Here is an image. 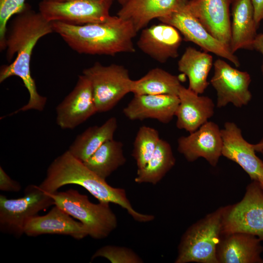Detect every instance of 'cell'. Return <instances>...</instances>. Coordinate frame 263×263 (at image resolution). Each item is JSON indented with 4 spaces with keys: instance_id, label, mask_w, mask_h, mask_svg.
I'll return each mask as SVG.
<instances>
[{
    "instance_id": "cell-17",
    "label": "cell",
    "mask_w": 263,
    "mask_h": 263,
    "mask_svg": "<svg viewBox=\"0 0 263 263\" xmlns=\"http://www.w3.org/2000/svg\"><path fill=\"white\" fill-rule=\"evenodd\" d=\"M179 101L177 95L134 94L123 113L131 120L150 118L168 124L175 116Z\"/></svg>"
},
{
    "instance_id": "cell-29",
    "label": "cell",
    "mask_w": 263,
    "mask_h": 263,
    "mask_svg": "<svg viewBox=\"0 0 263 263\" xmlns=\"http://www.w3.org/2000/svg\"><path fill=\"white\" fill-rule=\"evenodd\" d=\"M108 259L112 263H142V259L132 249L123 246L108 245L98 249L91 260L97 257Z\"/></svg>"
},
{
    "instance_id": "cell-4",
    "label": "cell",
    "mask_w": 263,
    "mask_h": 263,
    "mask_svg": "<svg viewBox=\"0 0 263 263\" xmlns=\"http://www.w3.org/2000/svg\"><path fill=\"white\" fill-rule=\"evenodd\" d=\"M225 207H221L189 226L183 235L175 263H218L217 245L222 236Z\"/></svg>"
},
{
    "instance_id": "cell-8",
    "label": "cell",
    "mask_w": 263,
    "mask_h": 263,
    "mask_svg": "<svg viewBox=\"0 0 263 263\" xmlns=\"http://www.w3.org/2000/svg\"><path fill=\"white\" fill-rule=\"evenodd\" d=\"M242 232L263 241V191L257 181L246 188L243 199L225 207L222 235Z\"/></svg>"
},
{
    "instance_id": "cell-26",
    "label": "cell",
    "mask_w": 263,
    "mask_h": 263,
    "mask_svg": "<svg viewBox=\"0 0 263 263\" xmlns=\"http://www.w3.org/2000/svg\"><path fill=\"white\" fill-rule=\"evenodd\" d=\"M123 143L113 139L102 145L84 165L101 178L105 180L126 162Z\"/></svg>"
},
{
    "instance_id": "cell-31",
    "label": "cell",
    "mask_w": 263,
    "mask_h": 263,
    "mask_svg": "<svg viewBox=\"0 0 263 263\" xmlns=\"http://www.w3.org/2000/svg\"><path fill=\"white\" fill-rule=\"evenodd\" d=\"M20 184L13 180L0 167V189L7 192H19L21 189Z\"/></svg>"
},
{
    "instance_id": "cell-27",
    "label": "cell",
    "mask_w": 263,
    "mask_h": 263,
    "mask_svg": "<svg viewBox=\"0 0 263 263\" xmlns=\"http://www.w3.org/2000/svg\"><path fill=\"white\" fill-rule=\"evenodd\" d=\"M176 159L169 143L160 139L153 155L144 167L137 169L134 181L156 185L174 166Z\"/></svg>"
},
{
    "instance_id": "cell-10",
    "label": "cell",
    "mask_w": 263,
    "mask_h": 263,
    "mask_svg": "<svg viewBox=\"0 0 263 263\" xmlns=\"http://www.w3.org/2000/svg\"><path fill=\"white\" fill-rule=\"evenodd\" d=\"M251 81L247 72L237 70L223 60L217 59L210 80L217 93V107H225L229 103L238 108L247 105L252 98L249 90Z\"/></svg>"
},
{
    "instance_id": "cell-30",
    "label": "cell",
    "mask_w": 263,
    "mask_h": 263,
    "mask_svg": "<svg viewBox=\"0 0 263 263\" xmlns=\"http://www.w3.org/2000/svg\"><path fill=\"white\" fill-rule=\"evenodd\" d=\"M26 0H0V49L5 50V36L8 22L15 15L21 12L26 7Z\"/></svg>"
},
{
    "instance_id": "cell-3",
    "label": "cell",
    "mask_w": 263,
    "mask_h": 263,
    "mask_svg": "<svg viewBox=\"0 0 263 263\" xmlns=\"http://www.w3.org/2000/svg\"><path fill=\"white\" fill-rule=\"evenodd\" d=\"M68 184L83 187L99 202L119 205L138 222H149L154 219L152 215L136 211L128 200L124 189L109 185L105 180L92 171L68 150L50 164L46 177L39 187L46 192L53 193Z\"/></svg>"
},
{
    "instance_id": "cell-21",
    "label": "cell",
    "mask_w": 263,
    "mask_h": 263,
    "mask_svg": "<svg viewBox=\"0 0 263 263\" xmlns=\"http://www.w3.org/2000/svg\"><path fill=\"white\" fill-rule=\"evenodd\" d=\"M189 0H126L117 16L130 21L138 32L154 19L183 8Z\"/></svg>"
},
{
    "instance_id": "cell-15",
    "label": "cell",
    "mask_w": 263,
    "mask_h": 263,
    "mask_svg": "<svg viewBox=\"0 0 263 263\" xmlns=\"http://www.w3.org/2000/svg\"><path fill=\"white\" fill-rule=\"evenodd\" d=\"M221 132L222 155L238 164L252 181L263 179V161L256 155L254 145L244 138L238 126L226 122Z\"/></svg>"
},
{
    "instance_id": "cell-25",
    "label": "cell",
    "mask_w": 263,
    "mask_h": 263,
    "mask_svg": "<svg viewBox=\"0 0 263 263\" xmlns=\"http://www.w3.org/2000/svg\"><path fill=\"white\" fill-rule=\"evenodd\" d=\"M182 86L178 76L161 68H155L140 78L133 80L131 93L134 95L168 94L178 96Z\"/></svg>"
},
{
    "instance_id": "cell-19",
    "label": "cell",
    "mask_w": 263,
    "mask_h": 263,
    "mask_svg": "<svg viewBox=\"0 0 263 263\" xmlns=\"http://www.w3.org/2000/svg\"><path fill=\"white\" fill-rule=\"evenodd\" d=\"M261 241L245 233L222 235L216 249L218 263H263Z\"/></svg>"
},
{
    "instance_id": "cell-24",
    "label": "cell",
    "mask_w": 263,
    "mask_h": 263,
    "mask_svg": "<svg viewBox=\"0 0 263 263\" xmlns=\"http://www.w3.org/2000/svg\"><path fill=\"white\" fill-rule=\"evenodd\" d=\"M117 128L115 117H110L100 126L90 127L76 136L68 150L83 163L105 142L113 139Z\"/></svg>"
},
{
    "instance_id": "cell-13",
    "label": "cell",
    "mask_w": 263,
    "mask_h": 263,
    "mask_svg": "<svg viewBox=\"0 0 263 263\" xmlns=\"http://www.w3.org/2000/svg\"><path fill=\"white\" fill-rule=\"evenodd\" d=\"M222 148L221 129L212 121H208L195 132L177 140V150L188 161L192 162L203 157L213 167L222 156Z\"/></svg>"
},
{
    "instance_id": "cell-5",
    "label": "cell",
    "mask_w": 263,
    "mask_h": 263,
    "mask_svg": "<svg viewBox=\"0 0 263 263\" xmlns=\"http://www.w3.org/2000/svg\"><path fill=\"white\" fill-rule=\"evenodd\" d=\"M48 193L54 205L82 223L92 238L104 239L117 227L116 216L109 203H93L87 195L73 189Z\"/></svg>"
},
{
    "instance_id": "cell-6",
    "label": "cell",
    "mask_w": 263,
    "mask_h": 263,
    "mask_svg": "<svg viewBox=\"0 0 263 263\" xmlns=\"http://www.w3.org/2000/svg\"><path fill=\"white\" fill-rule=\"evenodd\" d=\"M90 81L97 113L112 110L127 94L131 93L133 80L121 65L104 66L96 62L83 70Z\"/></svg>"
},
{
    "instance_id": "cell-14",
    "label": "cell",
    "mask_w": 263,
    "mask_h": 263,
    "mask_svg": "<svg viewBox=\"0 0 263 263\" xmlns=\"http://www.w3.org/2000/svg\"><path fill=\"white\" fill-rule=\"evenodd\" d=\"M232 0H189L184 8L214 38L230 48Z\"/></svg>"
},
{
    "instance_id": "cell-36",
    "label": "cell",
    "mask_w": 263,
    "mask_h": 263,
    "mask_svg": "<svg viewBox=\"0 0 263 263\" xmlns=\"http://www.w3.org/2000/svg\"><path fill=\"white\" fill-rule=\"evenodd\" d=\"M46 1H54V2H61L67 0H44Z\"/></svg>"
},
{
    "instance_id": "cell-38",
    "label": "cell",
    "mask_w": 263,
    "mask_h": 263,
    "mask_svg": "<svg viewBox=\"0 0 263 263\" xmlns=\"http://www.w3.org/2000/svg\"><path fill=\"white\" fill-rule=\"evenodd\" d=\"M260 152L261 153H262V155H263V150H262V151H261Z\"/></svg>"
},
{
    "instance_id": "cell-18",
    "label": "cell",
    "mask_w": 263,
    "mask_h": 263,
    "mask_svg": "<svg viewBox=\"0 0 263 263\" xmlns=\"http://www.w3.org/2000/svg\"><path fill=\"white\" fill-rule=\"evenodd\" d=\"M24 233L32 237L43 234L69 235L77 240L88 235L82 223L74 220L56 205L46 215H38L29 219L24 227Z\"/></svg>"
},
{
    "instance_id": "cell-7",
    "label": "cell",
    "mask_w": 263,
    "mask_h": 263,
    "mask_svg": "<svg viewBox=\"0 0 263 263\" xmlns=\"http://www.w3.org/2000/svg\"><path fill=\"white\" fill-rule=\"evenodd\" d=\"M54 200L48 192L34 185L27 186L24 195L9 199L0 195V230L19 238L24 233L28 221L51 206Z\"/></svg>"
},
{
    "instance_id": "cell-33",
    "label": "cell",
    "mask_w": 263,
    "mask_h": 263,
    "mask_svg": "<svg viewBox=\"0 0 263 263\" xmlns=\"http://www.w3.org/2000/svg\"><path fill=\"white\" fill-rule=\"evenodd\" d=\"M253 49L260 52L263 56V33L257 34L256 36L253 43ZM262 70L263 74V62Z\"/></svg>"
},
{
    "instance_id": "cell-22",
    "label": "cell",
    "mask_w": 263,
    "mask_h": 263,
    "mask_svg": "<svg viewBox=\"0 0 263 263\" xmlns=\"http://www.w3.org/2000/svg\"><path fill=\"white\" fill-rule=\"evenodd\" d=\"M231 22V51L239 49H253L259 26L255 20L254 11L251 0H232Z\"/></svg>"
},
{
    "instance_id": "cell-9",
    "label": "cell",
    "mask_w": 263,
    "mask_h": 263,
    "mask_svg": "<svg viewBox=\"0 0 263 263\" xmlns=\"http://www.w3.org/2000/svg\"><path fill=\"white\" fill-rule=\"evenodd\" d=\"M113 0H67L54 2L42 0L39 12L50 22L60 21L81 25L108 19Z\"/></svg>"
},
{
    "instance_id": "cell-37",
    "label": "cell",
    "mask_w": 263,
    "mask_h": 263,
    "mask_svg": "<svg viewBox=\"0 0 263 263\" xmlns=\"http://www.w3.org/2000/svg\"><path fill=\"white\" fill-rule=\"evenodd\" d=\"M126 0H117V1L122 5H123Z\"/></svg>"
},
{
    "instance_id": "cell-1",
    "label": "cell",
    "mask_w": 263,
    "mask_h": 263,
    "mask_svg": "<svg viewBox=\"0 0 263 263\" xmlns=\"http://www.w3.org/2000/svg\"><path fill=\"white\" fill-rule=\"evenodd\" d=\"M52 32V22L46 19L39 11L33 10L28 4L7 27L4 44L7 60L11 61L16 54L17 56L10 64L1 67L0 82L11 76H17L21 79L29 94L28 103L13 114L30 110L42 111L45 107L47 98L38 92L31 74L30 61L38 40Z\"/></svg>"
},
{
    "instance_id": "cell-16",
    "label": "cell",
    "mask_w": 263,
    "mask_h": 263,
    "mask_svg": "<svg viewBox=\"0 0 263 263\" xmlns=\"http://www.w3.org/2000/svg\"><path fill=\"white\" fill-rule=\"evenodd\" d=\"M182 41L180 33L176 28L162 22L142 30L137 46L153 59L165 63L178 56Z\"/></svg>"
},
{
    "instance_id": "cell-28",
    "label": "cell",
    "mask_w": 263,
    "mask_h": 263,
    "mask_svg": "<svg viewBox=\"0 0 263 263\" xmlns=\"http://www.w3.org/2000/svg\"><path fill=\"white\" fill-rule=\"evenodd\" d=\"M159 132L155 129L142 126L135 136L132 156L137 169L144 167L153 155L160 140Z\"/></svg>"
},
{
    "instance_id": "cell-20",
    "label": "cell",
    "mask_w": 263,
    "mask_h": 263,
    "mask_svg": "<svg viewBox=\"0 0 263 263\" xmlns=\"http://www.w3.org/2000/svg\"><path fill=\"white\" fill-rule=\"evenodd\" d=\"M178 96L180 101L175 114L178 129L191 133L213 115L215 104L210 97L200 96L183 86L181 87Z\"/></svg>"
},
{
    "instance_id": "cell-23",
    "label": "cell",
    "mask_w": 263,
    "mask_h": 263,
    "mask_svg": "<svg viewBox=\"0 0 263 263\" xmlns=\"http://www.w3.org/2000/svg\"><path fill=\"white\" fill-rule=\"evenodd\" d=\"M212 65L211 55L188 47L178 62V69L188 77V88L199 94L209 85L207 77Z\"/></svg>"
},
{
    "instance_id": "cell-35",
    "label": "cell",
    "mask_w": 263,
    "mask_h": 263,
    "mask_svg": "<svg viewBox=\"0 0 263 263\" xmlns=\"http://www.w3.org/2000/svg\"><path fill=\"white\" fill-rule=\"evenodd\" d=\"M259 183V185L260 186V187L262 189L263 191V179H261L258 181Z\"/></svg>"
},
{
    "instance_id": "cell-2",
    "label": "cell",
    "mask_w": 263,
    "mask_h": 263,
    "mask_svg": "<svg viewBox=\"0 0 263 263\" xmlns=\"http://www.w3.org/2000/svg\"><path fill=\"white\" fill-rule=\"evenodd\" d=\"M54 32L79 54L114 56L135 52L132 42L137 34L132 23L118 16H111L99 23L75 25L52 22Z\"/></svg>"
},
{
    "instance_id": "cell-34",
    "label": "cell",
    "mask_w": 263,
    "mask_h": 263,
    "mask_svg": "<svg viewBox=\"0 0 263 263\" xmlns=\"http://www.w3.org/2000/svg\"><path fill=\"white\" fill-rule=\"evenodd\" d=\"M256 152H260L263 150V136L259 142L253 144Z\"/></svg>"
},
{
    "instance_id": "cell-11",
    "label": "cell",
    "mask_w": 263,
    "mask_h": 263,
    "mask_svg": "<svg viewBox=\"0 0 263 263\" xmlns=\"http://www.w3.org/2000/svg\"><path fill=\"white\" fill-rule=\"evenodd\" d=\"M158 19L176 28L186 41L196 44L206 52L212 53L229 60L236 67L240 66L238 57L230 48L212 37L184 7Z\"/></svg>"
},
{
    "instance_id": "cell-32",
    "label": "cell",
    "mask_w": 263,
    "mask_h": 263,
    "mask_svg": "<svg viewBox=\"0 0 263 263\" xmlns=\"http://www.w3.org/2000/svg\"><path fill=\"white\" fill-rule=\"evenodd\" d=\"M254 11L255 20L259 26L260 22L263 20V0H251Z\"/></svg>"
},
{
    "instance_id": "cell-12",
    "label": "cell",
    "mask_w": 263,
    "mask_h": 263,
    "mask_svg": "<svg viewBox=\"0 0 263 263\" xmlns=\"http://www.w3.org/2000/svg\"><path fill=\"white\" fill-rule=\"evenodd\" d=\"M97 113L89 79L79 75L73 90L56 108V122L62 129H74Z\"/></svg>"
}]
</instances>
